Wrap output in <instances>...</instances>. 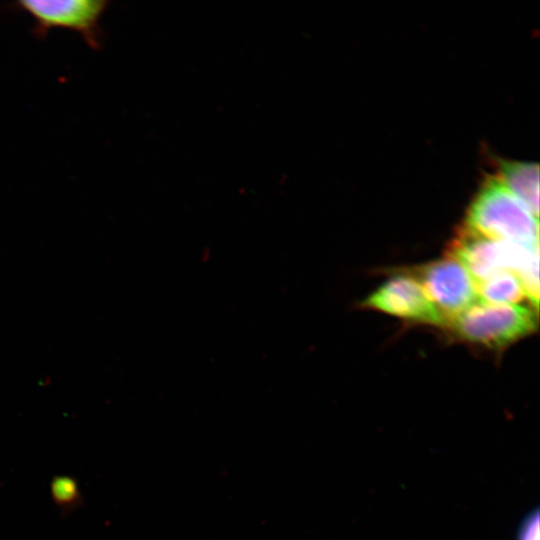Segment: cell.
Wrapping results in <instances>:
<instances>
[{
    "mask_svg": "<svg viewBox=\"0 0 540 540\" xmlns=\"http://www.w3.org/2000/svg\"><path fill=\"white\" fill-rule=\"evenodd\" d=\"M465 226L491 239L538 246V217L497 177L488 178L476 194Z\"/></svg>",
    "mask_w": 540,
    "mask_h": 540,
    "instance_id": "obj_1",
    "label": "cell"
},
{
    "mask_svg": "<svg viewBox=\"0 0 540 540\" xmlns=\"http://www.w3.org/2000/svg\"><path fill=\"white\" fill-rule=\"evenodd\" d=\"M361 306L404 320L445 327L444 320L418 282L401 272L380 285Z\"/></svg>",
    "mask_w": 540,
    "mask_h": 540,
    "instance_id": "obj_6",
    "label": "cell"
},
{
    "mask_svg": "<svg viewBox=\"0 0 540 540\" xmlns=\"http://www.w3.org/2000/svg\"><path fill=\"white\" fill-rule=\"evenodd\" d=\"M475 289L478 301L491 304L514 305L527 298L520 279L509 270L476 281Z\"/></svg>",
    "mask_w": 540,
    "mask_h": 540,
    "instance_id": "obj_8",
    "label": "cell"
},
{
    "mask_svg": "<svg viewBox=\"0 0 540 540\" xmlns=\"http://www.w3.org/2000/svg\"><path fill=\"white\" fill-rule=\"evenodd\" d=\"M399 272L418 282L445 327L477 301L474 279L462 264L449 256Z\"/></svg>",
    "mask_w": 540,
    "mask_h": 540,
    "instance_id": "obj_5",
    "label": "cell"
},
{
    "mask_svg": "<svg viewBox=\"0 0 540 540\" xmlns=\"http://www.w3.org/2000/svg\"><path fill=\"white\" fill-rule=\"evenodd\" d=\"M538 311L518 304H491L475 301L447 326L459 341L501 352L532 334Z\"/></svg>",
    "mask_w": 540,
    "mask_h": 540,
    "instance_id": "obj_2",
    "label": "cell"
},
{
    "mask_svg": "<svg viewBox=\"0 0 540 540\" xmlns=\"http://www.w3.org/2000/svg\"><path fill=\"white\" fill-rule=\"evenodd\" d=\"M539 510L535 508L522 520L517 530L516 540H540Z\"/></svg>",
    "mask_w": 540,
    "mask_h": 540,
    "instance_id": "obj_10",
    "label": "cell"
},
{
    "mask_svg": "<svg viewBox=\"0 0 540 540\" xmlns=\"http://www.w3.org/2000/svg\"><path fill=\"white\" fill-rule=\"evenodd\" d=\"M497 178L538 217L539 166L537 163L501 160Z\"/></svg>",
    "mask_w": 540,
    "mask_h": 540,
    "instance_id": "obj_7",
    "label": "cell"
},
{
    "mask_svg": "<svg viewBox=\"0 0 540 540\" xmlns=\"http://www.w3.org/2000/svg\"><path fill=\"white\" fill-rule=\"evenodd\" d=\"M108 4L105 0H24L11 6L32 17V33L38 39L45 38L51 29H68L79 33L91 49L99 50L103 35L100 20Z\"/></svg>",
    "mask_w": 540,
    "mask_h": 540,
    "instance_id": "obj_3",
    "label": "cell"
},
{
    "mask_svg": "<svg viewBox=\"0 0 540 540\" xmlns=\"http://www.w3.org/2000/svg\"><path fill=\"white\" fill-rule=\"evenodd\" d=\"M447 253V256L463 265L474 282L503 270L517 274L539 256L538 246L529 247L491 239L466 226L451 241Z\"/></svg>",
    "mask_w": 540,
    "mask_h": 540,
    "instance_id": "obj_4",
    "label": "cell"
},
{
    "mask_svg": "<svg viewBox=\"0 0 540 540\" xmlns=\"http://www.w3.org/2000/svg\"><path fill=\"white\" fill-rule=\"evenodd\" d=\"M52 501L62 516H67L84 504L78 481L71 475H55L50 482Z\"/></svg>",
    "mask_w": 540,
    "mask_h": 540,
    "instance_id": "obj_9",
    "label": "cell"
}]
</instances>
